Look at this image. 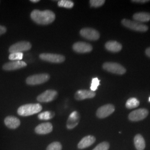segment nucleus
Wrapping results in <instances>:
<instances>
[{
	"label": "nucleus",
	"instance_id": "26",
	"mask_svg": "<svg viewBox=\"0 0 150 150\" xmlns=\"http://www.w3.org/2000/svg\"><path fill=\"white\" fill-rule=\"evenodd\" d=\"M23 54L22 52H15L11 53L9 55L8 59L10 60H15V61H21L23 58Z\"/></svg>",
	"mask_w": 150,
	"mask_h": 150
},
{
	"label": "nucleus",
	"instance_id": "11",
	"mask_svg": "<svg viewBox=\"0 0 150 150\" xmlns=\"http://www.w3.org/2000/svg\"><path fill=\"white\" fill-rule=\"evenodd\" d=\"M115 110V106L112 104H107L98 108L96 116L100 118H104L111 115Z\"/></svg>",
	"mask_w": 150,
	"mask_h": 150
},
{
	"label": "nucleus",
	"instance_id": "25",
	"mask_svg": "<svg viewBox=\"0 0 150 150\" xmlns=\"http://www.w3.org/2000/svg\"><path fill=\"white\" fill-rule=\"evenodd\" d=\"M62 145L59 142H54L48 145L46 150H61Z\"/></svg>",
	"mask_w": 150,
	"mask_h": 150
},
{
	"label": "nucleus",
	"instance_id": "34",
	"mask_svg": "<svg viewBox=\"0 0 150 150\" xmlns=\"http://www.w3.org/2000/svg\"><path fill=\"white\" fill-rule=\"evenodd\" d=\"M149 101H150V98H149Z\"/></svg>",
	"mask_w": 150,
	"mask_h": 150
},
{
	"label": "nucleus",
	"instance_id": "28",
	"mask_svg": "<svg viewBox=\"0 0 150 150\" xmlns=\"http://www.w3.org/2000/svg\"><path fill=\"white\" fill-rule=\"evenodd\" d=\"M100 80H98V79L97 77L93 78L92 80L91 85V91H95L98 88V86L100 85Z\"/></svg>",
	"mask_w": 150,
	"mask_h": 150
},
{
	"label": "nucleus",
	"instance_id": "24",
	"mask_svg": "<svg viewBox=\"0 0 150 150\" xmlns=\"http://www.w3.org/2000/svg\"><path fill=\"white\" fill-rule=\"evenodd\" d=\"M57 5L60 7L71 8L74 7V3L72 1H70V0H61L58 1Z\"/></svg>",
	"mask_w": 150,
	"mask_h": 150
},
{
	"label": "nucleus",
	"instance_id": "10",
	"mask_svg": "<svg viewBox=\"0 0 150 150\" xmlns=\"http://www.w3.org/2000/svg\"><path fill=\"white\" fill-rule=\"evenodd\" d=\"M57 92L53 90H48L38 96L37 100L40 102H49L54 101L57 96Z\"/></svg>",
	"mask_w": 150,
	"mask_h": 150
},
{
	"label": "nucleus",
	"instance_id": "5",
	"mask_svg": "<svg viewBox=\"0 0 150 150\" xmlns=\"http://www.w3.org/2000/svg\"><path fill=\"white\" fill-rule=\"evenodd\" d=\"M50 75L47 74H36L28 77L26 82L27 85H37L47 82L50 79Z\"/></svg>",
	"mask_w": 150,
	"mask_h": 150
},
{
	"label": "nucleus",
	"instance_id": "19",
	"mask_svg": "<svg viewBox=\"0 0 150 150\" xmlns=\"http://www.w3.org/2000/svg\"><path fill=\"white\" fill-rule=\"evenodd\" d=\"M105 48L108 51L112 52H120L122 48V45L116 41H110L105 44Z\"/></svg>",
	"mask_w": 150,
	"mask_h": 150
},
{
	"label": "nucleus",
	"instance_id": "6",
	"mask_svg": "<svg viewBox=\"0 0 150 150\" xmlns=\"http://www.w3.org/2000/svg\"><path fill=\"white\" fill-rule=\"evenodd\" d=\"M40 59L52 63H62L65 60V57L63 55L59 54L43 53L40 54Z\"/></svg>",
	"mask_w": 150,
	"mask_h": 150
},
{
	"label": "nucleus",
	"instance_id": "1",
	"mask_svg": "<svg viewBox=\"0 0 150 150\" xmlns=\"http://www.w3.org/2000/svg\"><path fill=\"white\" fill-rule=\"evenodd\" d=\"M31 18L38 24L46 25L53 22L56 16L52 11L50 10L40 11L35 10L31 13Z\"/></svg>",
	"mask_w": 150,
	"mask_h": 150
},
{
	"label": "nucleus",
	"instance_id": "32",
	"mask_svg": "<svg viewBox=\"0 0 150 150\" xmlns=\"http://www.w3.org/2000/svg\"><path fill=\"white\" fill-rule=\"evenodd\" d=\"M145 53H146V55H147L148 57H150V47H149V48H147L146 50Z\"/></svg>",
	"mask_w": 150,
	"mask_h": 150
},
{
	"label": "nucleus",
	"instance_id": "29",
	"mask_svg": "<svg viewBox=\"0 0 150 150\" xmlns=\"http://www.w3.org/2000/svg\"><path fill=\"white\" fill-rule=\"evenodd\" d=\"M105 2V0H91L90 4L91 7H99L103 5Z\"/></svg>",
	"mask_w": 150,
	"mask_h": 150
},
{
	"label": "nucleus",
	"instance_id": "20",
	"mask_svg": "<svg viewBox=\"0 0 150 150\" xmlns=\"http://www.w3.org/2000/svg\"><path fill=\"white\" fill-rule=\"evenodd\" d=\"M133 18L136 21L139 22H146L150 20V13L141 12L134 13L133 16Z\"/></svg>",
	"mask_w": 150,
	"mask_h": 150
},
{
	"label": "nucleus",
	"instance_id": "21",
	"mask_svg": "<svg viewBox=\"0 0 150 150\" xmlns=\"http://www.w3.org/2000/svg\"><path fill=\"white\" fill-rule=\"evenodd\" d=\"M134 144L137 150H144L146 147L145 139L141 134H136L134 136Z\"/></svg>",
	"mask_w": 150,
	"mask_h": 150
},
{
	"label": "nucleus",
	"instance_id": "14",
	"mask_svg": "<svg viewBox=\"0 0 150 150\" xmlns=\"http://www.w3.org/2000/svg\"><path fill=\"white\" fill-rule=\"evenodd\" d=\"M80 114L77 111H75L70 114L67 121V128L68 129H73L78 125L80 121Z\"/></svg>",
	"mask_w": 150,
	"mask_h": 150
},
{
	"label": "nucleus",
	"instance_id": "17",
	"mask_svg": "<svg viewBox=\"0 0 150 150\" xmlns=\"http://www.w3.org/2000/svg\"><path fill=\"white\" fill-rule=\"evenodd\" d=\"M96 141V138L93 136H87L84 137L78 144L77 147L79 149H84L93 144Z\"/></svg>",
	"mask_w": 150,
	"mask_h": 150
},
{
	"label": "nucleus",
	"instance_id": "8",
	"mask_svg": "<svg viewBox=\"0 0 150 150\" xmlns=\"http://www.w3.org/2000/svg\"><path fill=\"white\" fill-rule=\"evenodd\" d=\"M31 44L27 41H21L12 45L9 48L10 53L22 52L26 51L31 48Z\"/></svg>",
	"mask_w": 150,
	"mask_h": 150
},
{
	"label": "nucleus",
	"instance_id": "22",
	"mask_svg": "<svg viewBox=\"0 0 150 150\" xmlns=\"http://www.w3.org/2000/svg\"><path fill=\"white\" fill-rule=\"evenodd\" d=\"M139 105V101L134 97H132L127 101L126 103V107L128 109H132L138 107Z\"/></svg>",
	"mask_w": 150,
	"mask_h": 150
},
{
	"label": "nucleus",
	"instance_id": "27",
	"mask_svg": "<svg viewBox=\"0 0 150 150\" xmlns=\"http://www.w3.org/2000/svg\"><path fill=\"white\" fill-rule=\"evenodd\" d=\"M110 148V144L107 142H102L92 150H108Z\"/></svg>",
	"mask_w": 150,
	"mask_h": 150
},
{
	"label": "nucleus",
	"instance_id": "33",
	"mask_svg": "<svg viewBox=\"0 0 150 150\" xmlns=\"http://www.w3.org/2000/svg\"><path fill=\"white\" fill-rule=\"evenodd\" d=\"M30 1L33 3H37V2H38L40 1L39 0H31Z\"/></svg>",
	"mask_w": 150,
	"mask_h": 150
},
{
	"label": "nucleus",
	"instance_id": "4",
	"mask_svg": "<svg viewBox=\"0 0 150 150\" xmlns=\"http://www.w3.org/2000/svg\"><path fill=\"white\" fill-rule=\"evenodd\" d=\"M102 67L108 72L117 75H123L126 72V69L123 66L116 62H105L103 64Z\"/></svg>",
	"mask_w": 150,
	"mask_h": 150
},
{
	"label": "nucleus",
	"instance_id": "12",
	"mask_svg": "<svg viewBox=\"0 0 150 150\" xmlns=\"http://www.w3.org/2000/svg\"><path fill=\"white\" fill-rule=\"evenodd\" d=\"M72 48L75 52L80 54L90 52L93 48L90 43H86L85 42H76L74 44Z\"/></svg>",
	"mask_w": 150,
	"mask_h": 150
},
{
	"label": "nucleus",
	"instance_id": "15",
	"mask_svg": "<svg viewBox=\"0 0 150 150\" xmlns=\"http://www.w3.org/2000/svg\"><path fill=\"white\" fill-rule=\"evenodd\" d=\"M96 96V93L94 91L87 90H80L76 92L75 99L78 101L83 100L87 98H92Z\"/></svg>",
	"mask_w": 150,
	"mask_h": 150
},
{
	"label": "nucleus",
	"instance_id": "9",
	"mask_svg": "<svg viewBox=\"0 0 150 150\" xmlns=\"http://www.w3.org/2000/svg\"><path fill=\"white\" fill-rule=\"evenodd\" d=\"M81 36L88 40L96 41L100 38V33L97 30L92 28H84L80 31Z\"/></svg>",
	"mask_w": 150,
	"mask_h": 150
},
{
	"label": "nucleus",
	"instance_id": "13",
	"mask_svg": "<svg viewBox=\"0 0 150 150\" xmlns=\"http://www.w3.org/2000/svg\"><path fill=\"white\" fill-rule=\"evenodd\" d=\"M27 66V64L22 61H13L4 64L2 68L6 71L18 70Z\"/></svg>",
	"mask_w": 150,
	"mask_h": 150
},
{
	"label": "nucleus",
	"instance_id": "3",
	"mask_svg": "<svg viewBox=\"0 0 150 150\" xmlns=\"http://www.w3.org/2000/svg\"><path fill=\"white\" fill-rule=\"evenodd\" d=\"M123 26L137 32H146L149 27L145 24L136 21H132L128 19H123L121 21Z\"/></svg>",
	"mask_w": 150,
	"mask_h": 150
},
{
	"label": "nucleus",
	"instance_id": "2",
	"mask_svg": "<svg viewBox=\"0 0 150 150\" xmlns=\"http://www.w3.org/2000/svg\"><path fill=\"white\" fill-rule=\"evenodd\" d=\"M42 110L39 103H29L23 105L17 110V113L21 116H28L40 112Z\"/></svg>",
	"mask_w": 150,
	"mask_h": 150
},
{
	"label": "nucleus",
	"instance_id": "18",
	"mask_svg": "<svg viewBox=\"0 0 150 150\" xmlns=\"http://www.w3.org/2000/svg\"><path fill=\"white\" fill-rule=\"evenodd\" d=\"M4 122L8 128L11 129H17L21 124L20 120L18 118L12 116L6 117Z\"/></svg>",
	"mask_w": 150,
	"mask_h": 150
},
{
	"label": "nucleus",
	"instance_id": "31",
	"mask_svg": "<svg viewBox=\"0 0 150 150\" xmlns=\"http://www.w3.org/2000/svg\"><path fill=\"white\" fill-rule=\"evenodd\" d=\"M7 31V29L5 26L0 25V36L4 34Z\"/></svg>",
	"mask_w": 150,
	"mask_h": 150
},
{
	"label": "nucleus",
	"instance_id": "23",
	"mask_svg": "<svg viewBox=\"0 0 150 150\" xmlns=\"http://www.w3.org/2000/svg\"><path fill=\"white\" fill-rule=\"evenodd\" d=\"M55 113L53 111H47L40 113L38 115V118L41 120H48L53 118Z\"/></svg>",
	"mask_w": 150,
	"mask_h": 150
},
{
	"label": "nucleus",
	"instance_id": "7",
	"mask_svg": "<svg viewBox=\"0 0 150 150\" xmlns=\"http://www.w3.org/2000/svg\"><path fill=\"white\" fill-rule=\"evenodd\" d=\"M149 115V111L146 108H139L130 113L129 119L131 121H139L145 119Z\"/></svg>",
	"mask_w": 150,
	"mask_h": 150
},
{
	"label": "nucleus",
	"instance_id": "16",
	"mask_svg": "<svg viewBox=\"0 0 150 150\" xmlns=\"http://www.w3.org/2000/svg\"><path fill=\"white\" fill-rule=\"evenodd\" d=\"M53 129L52 125L50 122H45L38 125L35 129V132L38 134H48Z\"/></svg>",
	"mask_w": 150,
	"mask_h": 150
},
{
	"label": "nucleus",
	"instance_id": "30",
	"mask_svg": "<svg viewBox=\"0 0 150 150\" xmlns=\"http://www.w3.org/2000/svg\"><path fill=\"white\" fill-rule=\"evenodd\" d=\"M150 0H132L131 2H134V3H137V4H145L150 2Z\"/></svg>",
	"mask_w": 150,
	"mask_h": 150
}]
</instances>
